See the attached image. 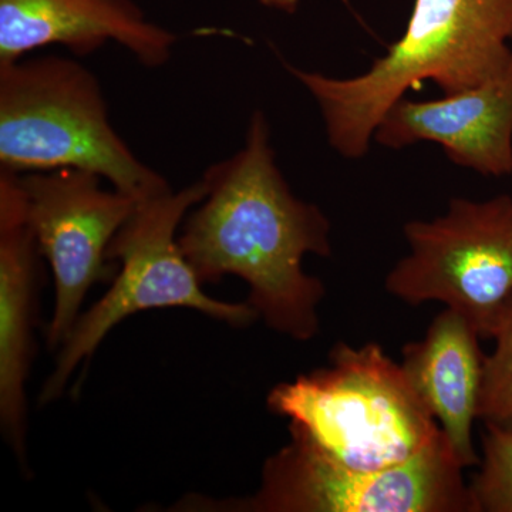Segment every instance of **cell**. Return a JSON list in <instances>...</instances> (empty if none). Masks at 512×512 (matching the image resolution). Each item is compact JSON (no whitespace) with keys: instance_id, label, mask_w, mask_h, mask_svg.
Here are the masks:
<instances>
[{"instance_id":"6","label":"cell","mask_w":512,"mask_h":512,"mask_svg":"<svg viewBox=\"0 0 512 512\" xmlns=\"http://www.w3.org/2000/svg\"><path fill=\"white\" fill-rule=\"evenodd\" d=\"M289 434L265 461L258 491L220 503L221 511L476 512L464 467L443 433L412 460L375 471L335 463Z\"/></svg>"},{"instance_id":"12","label":"cell","mask_w":512,"mask_h":512,"mask_svg":"<svg viewBox=\"0 0 512 512\" xmlns=\"http://www.w3.org/2000/svg\"><path fill=\"white\" fill-rule=\"evenodd\" d=\"M480 339L463 315L444 308L423 339L404 346L400 363L464 468L480 463L473 441L485 359Z\"/></svg>"},{"instance_id":"13","label":"cell","mask_w":512,"mask_h":512,"mask_svg":"<svg viewBox=\"0 0 512 512\" xmlns=\"http://www.w3.org/2000/svg\"><path fill=\"white\" fill-rule=\"evenodd\" d=\"M495 348L485 356L478 420L512 434V301L498 322Z\"/></svg>"},{"instance_id":"11","label":"cell","mask_w":512,"mask_h":512,"mask_svg":"<svg viewBox=\"0 0 512 512\" xmlns=\"http://www.w3.org/2000/svg\"><path fill=\"white\" fill-rule=\"evenodd\" d=\"M107 42L158 67L170 60L177 35L150 22L133 0H0V64L49 45L86 56Z\"/></svg>"},{"instance_id":"4","label":"cell","mask_w":512,"mask_h":512,"mask_svg":"<svg viewBox=\"0 0 512 512\" xmlns=\"http://www.w3.org/2000/svg\"><path fill=\"white\" fill-rule=\"evenodd\" d=\"M0 168L89 171L137 201L171 190L111 126L96 74L62 56L0 64Z\"/></svg>"},{"instance_id":"3","label":"cell","mask_w":512,"mask_h":512,"mask_svg":"<svg viewBox=\"0 0 512 512\" xmlns=\"http://www.w3.org/2000/svg\"><path fill=\"white\" fill-rule=\"evenodd\" d=\"M272 413L330 460L355 470H384L412 460L441 430L402 365L377 343H338L329 366L276 384Z\"/></svg>"},{"instance_id":"14","label":"cell","mask_w":512,"mask_h":512,"mask_svg":"<svg viewBox=\"0 0 512 512\" xmlns=\"http://www.w3.org/2000/svg\"><path fill=\"white\" fill-rule=\"evenodd\" d=\"M478 466L470 483L476 512H512V434L485 427Z\"/></svg>"},{"instance_id":"2","label":"cell","mask_w":512,"mask_h":512,"mask_svg":"<svg viewBox=\"0 0 512 512\" xmlns=\"http://www.w3.org/2000/svg\"><path fill=\"white\" fill-rule=\"evenodd\" d=\"M512 0H414L403 36L367 72L333 79L285 69L318 103L336 153L362 158L384 114L421 83L453 94L491 79L512 57Z\"/></svg>"},{"instance_id":"15","label":"cell","mask_w":512,"mask_h":512,"mask_svg":"<svg viewBox=\"0 0 512 512\" xmlns=\"http://www.w3.org/2000/svg\"><path fill=\"white\" fill-rule=\"evenodd\" d=\"M256 2L261 3L265 8L279 10V12L292 15L298 9L301 0H256Z\"/></svg>"},{"instance_id":"9","label":"cell","mask_w":512,"mask_h":512,"mask_svg":"<svg viewBox=\"0 0 512 512\" xmlns=\"http://www.w3.org/2000/svg\"><path fill=\"white\" fill-rule=\"evenodd\" d=\"M40 255L20 174L0 168V427L20 466L28 463V383L40 291Z\"/></svg>"},{"instance_id":"7","label":"cell","mask_w":512,"mask_h":512,"mask_svg":"<svg viewBox=\"0 0 512 512\" xmlns=\"http://www.w3.org/2000/svg\"><path fill=\"white\" fill-rule=\"evenodd\" d=\"M403 232L410 251L387 274L386 291L407 305L443 303L493 339L512 301L511 195L453 198L443 215Z\"/></svg>"},{"instance_id":"1","label":"cell","mask_w":512,"mask_h":512,"mask_svg":"<svg viewBox=\"0 0 512 512\" xmlns=\"http://www.w3.org/2000/svg\"><path fill=\"white\" fill-rule=\"evenodd\" d=\"M205 197L185 217L178 244L204 284L227 275L276 333L308 342L319 333L325 285L303 258L332 255L325 212L293 194L275 160L268 117L256 110L238 153L205 171Z\"/></svg>"},{"instance_id":"8","label":"cell","mask_w":512,"mask_h":512,"mask_svg":"<svg viewBox=\"0 0 512 512\" xmlns=\"http://www.w3.org/2000/svg\"><path fill=\"white\" fill-rule=\"evenodd\" d=\"M101 183L100 175L74 168L20 174L29 225L55 282L49 349L62 348L82 315L87 293L113 275L111 241L138 202Z\"/></svg>"},{"instance_id":"10","label":"cell","mask_w":512,"mask_h":512,"mask_svg":"<svg viewBox=\"0 0 512 512\" xmlns=\"http://www.w3.org/2000/svg\"><path fill=\"white\" fill-rule=\"evenodd\" d=\"M400 150L436 143L460 167L484 177L512 174V57L491 79L439 100L400 99L384 114L375 137Z\"/></svg>"},{"instance_id":"5","label":"cell","mask_w":512,"mask_h":512,"mask_svg":"<svg viewBox=\"0 0 512 512\" xmlns=\"http://www.w3.org/2000/svg\"><path fill=\"white\" fill-rule=\"evenodd\" d=\"M205 197L202 181L137 202L133 214L111 241L109 261L119 275L109 291L80 315L57 355L53 372L39 394V404L55 402L80 366L92 359L101 342L123 320L153 309H192L234 328L259 319L245 303L211 298L178 244V228Z\"/></svg>"}]
</instances>
